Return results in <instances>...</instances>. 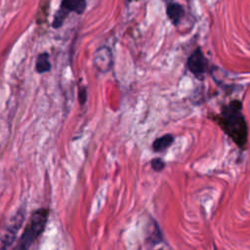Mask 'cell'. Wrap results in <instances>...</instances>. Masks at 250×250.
Listing matches in <instances>:
<instances>
[{
    "label": "cell",
    "mask_w": 250,
    "mask_h": 250,
    "mask_svg": "<svg viewBox=\"0 0 250 250\" xmlns=\"http://www.w3.org/2000/svg\"><path fill=\"white\" fill-rule=\"evenodd\" d=\"M216 121L224 132L240 148H245L248 139V127L242 113V104L238 100L229 102L222 108Z\"/></svg>",
    "instance_id": "cell-1"
},
{
    "label": "cell",
    "mask_w": 250,
    "mask_h": 250,
    "mask_svg": "<svg viewBox=\"0 0 250 250\" xmlns=\"http://www.w3.org/2000/svg\"><path fill=\"white\" fill-rule=\"evenodd\" d=\"M48 218V208H39L35 210L13 250H29L36 239L43 233Z\"/></svg>",
    "instance_id": "cell-2"
},
{
    "label": "cell",
    "mask_w": 250,
    "mask_h": 250,
    "mask_svg": "<svg viewBox=\"0 0 250 250\" xmlns=\"http://www.w3.org/2000/svg\"><path fill=\"white\" fill-rule=\"evenodd\" d=\"M86 0H62L59 10L56 12L53 20V27L60 28L69 13L82 15L86 10Z\"/></svg>",
    "instance_id": "cell-3"
},
{
    "label": "cell",
    "mask_w": 250,
    "mask_h": 250,
    "mask_svg": "<svg viewBox=\"0 0 250 250\" xmlns=\"http://www.w3.org/2000/svg\"><path fill=\"white\" fill-rule=\"evenodd\" d=\"M24 220V211L21 209L12 219L11 224L6 227L4 231L0 234V250H8L15 241L17 233L21 229Z\"/></svg>",
    "instance_id": "cell-4"
},
{
    "label": "cell",
    "mask_w": 250,
    "mask_h": 250,
    "mask_svg": "<svg viewBox=\"0 0 250 250\" xmlns=\"http://www.w3.org/2000/svg\"><path fill=\"white\" fill-rule=\"evenodd\" d=\"M188 70L199 80L204 78L208 70V61L200 48L195 49L187 61Z\"/></svg>",
    "instance_id": "cell-5"
},
{
    "label": "cell",
    "mask_w": 250,
    "mask_h": 250,
    "mask_svg": "<svg viewBox=\"0 0 250 250\" xmlns=\"http://www.w3.org/2000/svg\"><path fill=\"white\" fill-rule=\"evenodd\" d=\"M94 65L102 72H106L112 65V54L108 47L99 48L94 55Z\"/></svg>",
    "instance_id": "cell-6"
},
{
    "label": "cell",
    "mask_w": 250,
    "mask_h": 250,
    "mask_svg": "<svg viewBox=\"0 0 250 250\" xmlns=\"http://www.w3.org/2000/svg\"><path fill=\"white\" fill-rule=\"evenodd\" d=\"M166 14L174 25H178L185 16V9L177 2H170L166 6Z\"/></svg>",
    "instance_id": "cell-7"
},
{
    "label": "cell",
    "mask_w": 250,
    "mask_h": 250,
    "mask_svg": "<svg viewBox=\"0 0 250 250\" xmlns=\"http://www.w3.org/2000/svg\"><path fill=\"white\" fill-rule=\"evenodd\" d=\"M174 142V136L171 134L163 135L157 139H155L152 143V149L155 152H161L166 150Z\"/></svg>",
    "instance_id": "cell-8"
},
{
    "label": "cell",
    "mask_w": 250,
    "mask_h": 250,
    "mask_svg": "<svg viewBox=\"0 0 250 250\" xmlns=\"http://www.w3.org/2000/svg\"><path fill=\"white\" fill-rule=\"evenodd\" d=\"M51 69V62L49 61V54L44 52L37 56L35 62V70L38 73H45Z\"/></svg>",
    "instance_id": "cell-9"
},
{
    "label": "cell",
    "mask_w": 250,
    "mask_h": 250,
    "mask_svg": "<svg viewBox=\"0 0 250 250\" xmlns=\"http://www.w3.org/2000/svg\"><path fill=\"white\" fill-rule=\"evenodd\" d=\"M150 165L155 172H161L165 167V163L161 158H153L150 162Z\"/></svg>",
    "instance_id": "cell-10"
},
{
    "label": "cell",
    "mask_w": 250,
    "mask_h": 250,
    "mask_svg": "<svg viewBox=\"0 0 250 250\" xmlns=\"http://www.w3.org/2000/svg\"><path fill=\"white\" fill-rule=\"evenodd\" d=\"M78 101L81 105H83L87 101V88L80 87L78 90Z\"/></svg>",
    "instance_id": "cell-11"
}]
</instances>
